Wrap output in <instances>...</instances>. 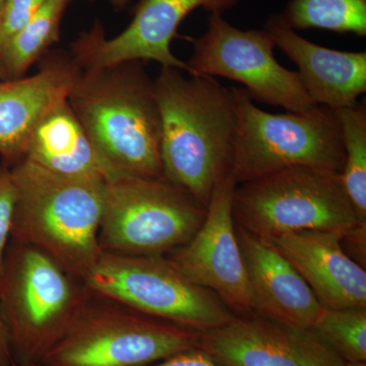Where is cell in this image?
<instances>
[{
	"label": "cell",
	"mask_w": 366,
	"mask_h": 366,
	"mask_svg": "<svg viewBox=\"0 0 366 366\" xmlns=\"http://www.w3.org/2000/svg\"><path fill=\"white\" fill-rule=\"evenodd\" d=\"M155 86L164 177L208 207L217 183L232 170L237 127L232 92L211 76L187 78L164 66Z\"/></svg>",
	"instance_id": "6da1fadb"
},
{
	"label": "cell",
	"mask_w": 366,
	"mask_h": 366,
	"mask_svg": "<svg viewBox=\"0 0 366 366\" xmlns=\"http://www.w3.org/2000/svg\"><path fill=\"white\" fill-rule=\"evenodd\" d=\"M67 101L110 179L164 177L155 79L143 61L83 71Z\"/></svg>",
	"instance_id": "7a4b0ae2"
},
{
	"label": "cell",
	"mask_w": 366,
	"mask_h": 366,
	"mask_svg": "<svg viewBox=\"0 0 366 366\" xmlns=\"http://www.w3.org/2000/svg\"><path fill=\"white\" fill-rule=\"evenodd\" d=\"M11 239L36 247L85 280L102 254L98 237L106 182L61 177L26 159L11 166Z\"/></svg>",
	"instance_id": "3957f363"
},
{
	"label": "cell",
	"mask_w": 366,
	"mask_h": 366,
	"mask_svg": "<svg viewBox=\"0 0 366 366\" xmlns=\"http://www.w3.org/2000/svg\"><path fill=\"white\" fill-rule=\"evenodd\" d=\"M90 296L84 281L49 255L11 239L0 271V312L14 362L40 365Z\"/></svg>",
	"instance_id": "277c9868"
},
{
	"label": "cell",
	"mask_w": 366,
	"mask_h": 366,
	"mask_svg": "<svg viewBox=\"0 0 366 366\" xmlns=\"http://www.w3.org/2000/svg\"><path fill=\"white\" fill-rule=\"evenodd\" d=\"M231 92L237 122L231 174L237 185L293 167L342 172L345 152L335 110L317 105L274 114L255 106L244 88Z\"/></svg>",
	"instance_id": "5b68a950"
},
{
	"label": "cell",
	"mask_w": 366,
	"mask_h": 366,
	"mask_svg": "<svg viewBox=\"0 0 366 366\" xmlns=\"http://www.w3.org/2000/svg\"><path fill=\"white\" fill-rule=\"evenodd\" d=\"M235 225L269 240L301 231H327L342 237L360 224L340 173L293 167L237 185Z\"/></svg>",
	"instance_id": "8992f818"
},
{
	"label": "cell",
	"mask_w": 366,
	"mask_h": 366,
	"mask_svg": "<svg viewBox=\"0 0 366 366\" xmlns=\"http://www.w3.org/2000/svg\"><path fill=\"white\" fill-rule=\"evenodd\" d=\"M207 207L166 178L117 177L105 183L99 245L124 255H166L189 242Z\"/></svg>",
	"instance_id": "52a82bcc"
},
{
	"label": "cell",
	"mask_w": 366,
	"mask_h": 366,
	"mask_svg": "<svg viewBox=\"0 0 366 366\" xmlns=\"http://www.w3.org/2000/svg\"><path fill=\"white\" fill-rule=\"evenodd\" d=\"M84 283L93 295L204 333L236 315L220 298L189 280L165 255H124L102 252Z\"/></svg>",
	"instance_id": "ba28073f"
},
{
	"label": "cell",
	"mask_w": 366,
	"mask_h": 366,
	"mask_svg": "<svg viewBox=\"0 0 366 366\" xmlns=\"http://www.w3.org/2000/svg\"><path fill=\"white\" fill-rule=\"evenodd\" d=\"M194 332L91 293L41 366H146L197 346Z\"/></svg>",
	"instance_id": "9c48e42d"
},
{
	"label": "cell",
	"mask_w": 366,
	"mask_h": 366,
	"mask_svg": "<svg viewBox=\"0 0 366 366\" xmlns=\"http://www.w3.org/2000/svg\"><path fill=\"white\" fill-rule=\"evenodd\" d=\"M190 42L192 54L187 64L192 76L238 81L252 100L287 112H307L317 106L298 72L282 66L274 57L276 44L266 29L242 30L222 14H209L206 32Z\"/></svg>",
	"instance_id": "30bf717a"
},
{
	"label": "cell",
	"mask_w": 366,
	"mask_h": 366,
	"mask_svg": "<svg viewBox=\"0 0 366 366\" xmlns=\"http://www.w3.org/2000/svg\"><path fill=\"white\" fill-rule=\"evenodd\" d=\"M240 0H137L129 26L106 38L104 26L96 21L71 43L72 56L83 71L102 69L125 61H155L164 67L189 72L187 62L171 51L178 26L197 9L223 14Z\"/></svg>",
	"instance_id": "8fae6325"
},
{
	"label": "cell",
	"mask_w": 366,
	"mask_h": 366,
	"mask_svg": "<svg viewBox=\"0 0 366 366\" xmlns=\"http://www.w3.org/2000/svg\"><path fill=\"white\" fill-rule=\"evenodd\" d=\"M236 187L231 173L217 183L201 227L165 257L189 280L215 293L236 317H245L255 312L233 219Z\"/></svg>",
	"instance_id": "7c38bea8"
},
{
	"label": "cell",
	"mask_w": 366,
	"mask_h": 366,
	"mask_svg": "<svg viewBox=\"0 0 366 366\" xmlns=\"http://www.w3.org/2000/svg\"><path fill=\"white\" fill-rule=\"evenodd\" d=\"M197 347L219 366H343L344 360L310 330L257 315L235 317L197 333Z\"/></svg>",
	"instance_id": "4fadbf2b"
},
{
	"label": "cell",
	"mask_w": 366,
	"mask_h": 366,
	"mask_svg": "<svg viewBox=\"0 0 366 366\" xmlns=\"http://www.w3.org/2000/svg\"><path fill=\"white\" fill-rule=\"evenodd\" d=\"M83 69L69 51L55 50L39 60L32 76L0 81V157L13 166L25 155L41 119L69 98Z\"/></svg>",
	"instance_id": "5bb4252c"
},
{
	"label": "cell",
	"mask_w": 366,
	"mask_h": 366,
	"mask_svg": "<svg viewBox=\"0 0 366 366\" xmlns=\"http://www.w3.org/2000/svg\"><path fill=\"white\" fill-rule=\"evenodd\" d=\"M264 28L298 67L302 85L315 104L338 110L356 104L365 93V51H340L310 42L282 14H271Z\"/></svg>",
	"instance_id": "9a60e30c"
},
{
	"label": "cell",
	"mask_w": 366,
	"mask_h": 366,
	"mask_svg": "<svg viewBox=\"0 0 366 366\" xmlns=\"http://www.w3.org/2000/svg\"><path fill=\"white\" fill-rule=\"evenodd\" d=\"M342 236L301 231L269 240L330 310L366 307L365 268L346 254Z\"/></svg>",
	"instance_id": "2e32d148"
},
{
	"label": "cell",
	"mask_w": 366,
	"mask_h": 366,
	"mask_svg": "<svg viewBox=\"0 0 366 366\" xmlns=\"http://www.w3.org/2000/svg\"><path fill=\"white\" fill-rule=\"evenodd\" d=\"M236 226V225H235ZM255 315L310 330L322 310L312 289L271 242L236 226Z\"/></svg>",
	"instance_id": "e0dca14e"
},
{
	"label": "cell",
	"mask_w": 366,
	"mask_h": 366,
	"mask_svg": "<svg viewBox=\"0 0 366 366\" xmlns=\"http://www.w3.org/2000/svg\"><path fill=\"white\" fill-rule=\"evenodd\" d=\"M23 159L61 177L99 182L110 179L67 99L41 119L29 139Z\"/></svg>",
	"instance_id": "ac0fdd59"
},
{
	"label": "cell",
	"mask_w": 366,
	"mask_h": 366,
	"mask_svg": "<svg viewBox=\"0 0 366 366\" xmlns=\"http://www.w3.org/2000/svg\"><path fill=\"white\" fill-rule=\"evenodd\" d=\"M71 0H46L39 11L4 47L7 79L25 76L35 62L59 42L60 26Z\"/></svg>",
	"instance_id": "d6986e66"
},
{
	"label": "cell",
	"mask_w": 366,
	"mask_h": 366,
	"mask_svg": "<svg viewBox=\"0 0 366 366\" xmlns=\"http://www.w3.org/2000/svg\"><path fill=\"white\" fill-rule=\"evenodd\" d=\"M340 122L345 163L341 182L360 223H366V104L335 110Z\"/></svg>",
	"instance_id": "ffe728a7"
},
{
	"label": "cell",
	"mask_w": 366,
	"mask_h": 366,
	"mask_svg": "<svg viewBox=\"0 0 366 366\" xmlns=\"http://www.w3.org/2000/svg\"><path fill=\"white\" fill-rule=\"evenodd\" d=\"M282 16L297 30L366 36V0H290Z\"/></svg>",
	"instance_id": "44dd1931"
},
{
	"label": "cell",
	"mask_w": 366,
	"mask_h": 366,
	"mask_svg": "<svg viewBox=\"0 0 366 366\" xmlns=\"http://www.w3.org/2000/svg\"><path fill=\"white\" fill-rule=\"evenodd\" d=\"M310 331L344 361L366 362V307H322Z\"/></svg>",
	"instance_id": "7402d4cb"
},
{
	"label": "cell",
	"mask_w": 366,
	"mask_h": 366,
	"mask_svg": "<svg viewBox=\"0 0 366 366\" xmlns=\"http://www.w3.org/2000/svg\"><path fill=\"white\" fill-rule=\"evenodd\" d=\"M46 0H6L0 7V42L2 48L39 11Z\"/></svg>",
	"instance_id": "603a6c76"
},
{
	"label": "cell",
	"mask_w": 366,
	"mask_h": 366,
	"mask_svg": "<svg viewBox=\"0 0 366 366\" xmlns=\"http://www.w3.org/2000/svg\"><path fill=\"white\" fill-rule=\"evenodd\" d=\"M14 202L16 194L11 167L0 165V271L4 264L7 247L11 239L13 229Z\"/></svg>",
	"instance_id": "cb8c5ba5"
},
{
	"label": "cell",
	"mask_w": 366,
	"mask_h": 366,
	"mask_svg": "<svg viewBox=\"0 0 366 366\" xmlns=\"http://www.w3.org/2000/svg\"><path fill=\"white\" fill-rule=\"evenodd\" d=\"M146 366H219L209 354L199 347L182 351L166 360Z\"/></svg>",
	"instance_id": "d4e9b609"
},
{
	"label": "cell",
	"mask_w": 366,
	"mask_h": 366,
	"mask_svg": "<svg viewBox=\"0 0 366 366\" xmlns=\"http://www.w3.org/2000/svg\"><path fill=\"white\" fill-rule=\"evenodd\" d=\"M366 223H361L341 238L342 247L354 262L365 264ZM365 268V267H363Z\"/></svg>",
	"instance_id": "484cf974"
},
{
	"label": "cell",
	"mask_w": 366,
	"mask_h": 366,
	"mask_svg": "<svg viewBox=\"0 0 366 366\" xmlns=\"http://www.w3.org/2000/svg\"><path fill=\"white\" fill-rule=\"evenodd\" d=\"M14 363L9 332L0 312V366H14Z\"/></svg>",
	"instance_id": "4316f807"
},
{
	"label": "cell",
	"mask_w": 366,
	"mask_h": 366,
	"mask_svg": "<svg viewBox=\"0 0 366 366\" xmlns=\"http://www.w3.org/2000/svg\"><path fill=\"white\" fill-rule=\"evenodd\" d=\"M93 1V0H90ZM115 11H124L134 0H107Z\"/></svg>",
	"instance_id": "83f0119b"
},
{
	"label": "cell",
	"mask_w": 366,
	"mask_h": 366,
	"mask_svg": "<svg viewBox=\"0 0 366 366\" xmlns=\"http://www.w3.org/2000/svg\"><path fill=\"white\" fill-rule=\"evenodd\" d=\"M7 79L6 66H4V48L0 42V81Z\"/></svg>",
	"instance_id": "f1b7e54d"
},
{
	"label": "cell",
	"mask_w": 366,
	"mask_h": 366,
	"mask_svg": "<svg viewBox=\"0 0 366 366\" xmlns=\"http://www.w3.org/2000/svg\"><path fill=\"white\" fill-rule=\"evenodd\" d=\"M343 366H366V362H349V361H344Z\"/></svg>",
	"instance_id": "f546056e"
},
{
	"label": "cell",
	"mask_w": 366,
	"mask_h": 366,
	"mask_svg": "<svg viewBox=\"0 0 366 366\" xmlns=\"http://www.w3.org/2000/svg\"><path fill=\"white\" fill-rule=\"evenodd\" d=\"M14 366H41V365H19L16 363H14Z\"/></svg>",
	"instance_id": "4dcf8cb0"
},
{
	"label": "cell",
	"mask_w": 366,
	"mask_h": 366,
	"mask_svg": "<svg viewBox=\"0 0 366 366\" xmlns=\"http://www.w3.org/2000/svg\"><path fill=\"white\" fill-rule=\"evenodd\" d=\"M4 1H6V0H0V7L2 6V4H4Z\"/></svg>",
	"instance_id": "1f68e13d"
}]
</instances>
